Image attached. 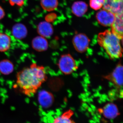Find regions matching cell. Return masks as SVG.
<instances>
[{
  "label": "cell",
  "mask_w": 123,
  "mask_h": 123,
  "mask_svg": "<svg viewBox=\"0 0 123 123\" xmlns=\"http://www.w3.org/2000/svg\"><path fill=\"white\" fill-rule=\"evenodd\" d=\"M17 87L23 94L31 97L34 95L47 79L44 67L33 63L17 74Z\"/></svg>",
  "instance_id": "6da1fadb"
},
{
  "label": "cell",
  "mask_w": 123,
  "mask_h": 123,
  "mask_svg": "<svg viewBox=\"0 0 123 123\" xmlns=\"http://www.w3.org/2000/svg\"><path fill=\"white\" fill-rule=\"evenodd\" d=\"M121 40L111 31L108 30L99 33L98 37V44L112 59H117L122 56L123 49Z\"/></svg>",
  "instance_id": "7a4b0ae2"
},
{
  "label": "cell",
  "mask_w": 123,
  "mask_h": 123,
  "mask_svg": "<svg viewBox=\"0 0 123 123\" xmlns=\"http://www.w3.org/2000/svg\"><path fill=\"white\" fill-rule=\"evenodd\" d=\"M58 65L62 72L66 75L72 73L77 68L75 60L69 54L62 56Z\"/></svg>",
  "instance_id": "3957f363"
},
{
  "label": "cell",
  "mask_w": 123,
  "mask_h": 123,
  "mask_svg": "<svg viewBox=\"0 0 123 123\" xmlns=\"http://www.w3.org/2000/svg\"><path fill=\"white\" fill-rule=\"evenodd\" d=\"M90 40L85 34H78L73 39V43L74 48L78 52H84L88 49Z\"/></svg>",
  "instance_id": "277c9868"
},
{
  "label": "cell",
  "mask_w": 123,
  "mask_h": 123,
  "mask_svg": "<svg viewBox=\"0 0 123 123\" xmlns=\"http://www.w3.org/2000/svg\"><path fill=\"white\" fill-rule=\"evenodd\" d=\"M96 17L99 24L103 26H109L114 22L115 14L103 9L97 12Z\"/></svg>",
  "instance_id": "5b68a950"
},
{
  "label": "cell",
  "mask_w": 123,
  "mask_h": 123,
  "mask_svg": "<svg viewBox=\"0 0 123 123\" xmlns=\"http://www.w3.org/2000/svg\"><path fill=\"white\" fill-rule=\"evenodd\" d=\"M123 0H104L103 9L115 14L123 13Z\"/></svg>",
  "instance_id": "8992f818"
},
{
  "label": "cell",
  "mask_w": 123,
  "mask_h": 123,
  "mask_svg": "<svg viewBox=\"0 0 123 123\" xmlns=\"http://www.w3.org/2000/svg\"><path fill=\"white\" fill-rule=\"evenodd\" d=\"M38 101L42 107L48 108L52 105L54 102V98L50 92L45 90H42L39 93Z\"/></svg>",
  "instance_id": "52a82bcc"
},
{
  "label": "cell",
  "mask_w": 123,
  "mask_h": 123,
  "mask_svg": "<svg viewBox=\"0 0 123 123\" xmlns=\"http://www.w3.org/2000/svg\"><path fill=\"white\" fill-rule=\"evenodd\" d=\"M123 13L115 14L114 22L111 24V32L120 40L123 38Z\"/></svg>",
  "instance_id": "ba28073f"
},
{
  "label": "cell",
  "mask_w": 123,
  "mask_h": 123,
  "mask_svg": "<svg viewBox=\"0 0 123 123\" xmlns=\"http://www.w3.org/2000/svg\"><path fill=\"white\" fill-rule=\"evenodd\" d=\"M123 67L121 64L118 65L110 75L106 77L107 79L111 81L118 87L122 86L123 84Z\"/></svg>",
  "instance_id": "9c48e42d"
},
{
  "label": "cell",
  "mask_w": 123,
  "mask_h": 123,
  "mask_svg": "<svg viewBox=\"0 0 123 123\" xmlns=\"http://www.w3.org/2000/svg\"><path fill=\"white\" fill-rule=\"evenodd\" d=\"M101 112L105 118L108 119H113L119 115L117 106L112 103L106 104L102 110Z\"/></svg>",
  "instance_id": "30bf717a"
},
{
  "label": "cell",
  "mask_w": 123,
  "mask_h": 123,
  "mask_svg": "<svg viewBox=\"0 0 123 123\" xmlns=\"http://www.w3.org/2000/svg\"><path fill=\"white\" fill-rule=\"evenodd\" d=\"M37 31L40 36L44 38L50 37L53 32V27L51 24L47 22L40 23L38 25Z\"/></svg>",
  "instance_id": "8fae6325"
},
{
  "label": "cell",
  "mask_w": 123,
  "mask_h": 123,
  "mask_svg": "<svg viewBox=\"0 0 123 123\" xmlns=\"http://www.w3.org/2000/svg\"><path fill=\"white\" fill-rule=\"evenodd\" d=\"M32 47L33 49L38 52L46 51L48 47V43L46 38L41 36H37L32 41Z\"/></svg>",
  "instance_id": "7c38bea8"
},
{
  "label": "cell",
  "mask_w": 123,
  "mask_h": 123,
  "mask_svg": "<svg viewBox=\"0 0 123 123\" xmlns=\"http://www.w3.org/2000/svg\"><path fill=\"white\" fill-rule=\"evenodd\" d=\"M12 33L14 37L16 39H22L27 35V30L24 24L17 23L13 27Z\"/></svg>",
  "instance_id": "4fadbf2b"
},
{
  "label": "cell",
  "mask_w": 123,
  "mask_h": 123,
  "mask_svg": "<svg viewBox=\"0 0 123 123\" xmlns=\"http://www.w3.org/2000/svg\"><path fill=\"white\" fill-rule=\"evenodd\" d=\"M72 8L73 13L77 17H81L86 12L88 5L83 1H76L74 3Z\"/></svg>",
  "instance_id": "5bb4252c"
},
{
  "label": "cell",
  "mask_w": 123,
  "mask_h": 123,
  "mask_svg": "<svg viewBox=\"0 0 123 123\" xmlns=\"http://www.w3.org/2000/svg\"><path fill=\"white\" fill-rule=\"evenodd\" d=\"M14 69L13 64L9 60H3L0 61V72L3 75H9Z\"/></svg>",
  "instance_id": "9a60e30c"
},
{
  "label": "cell",
  "mask_w": 123,
  "mask_h": 123,
  "mask_svg": "<svg viewBox=\"0 0 123 123\" xmlns=\"http://www.w3.org/2000/svg\"><path fill=\"white\" fill-rule=\"evenodd\" d=\"M11 38L5 33H0V52L7 51L10 48L11 45Z\"/></svg>",
  "instance_id": "2e32d148"
},
{
  "label": "cell",
  "mask_w": 123,
  "mask_h": 123,
  "mask_svg": "<svg viewBox=\"0 0 123 123\" xmlns=\"http://www.w3.org/2000/svg\"><path fill=\"white\" fill-rule=\"evenodd\" d=\"M73 112L69 110L64 113L61 116L55 119L53 123H75L71 118Z\"/></svg>",
  "instance_id": "e0dca14e"
},
{
  "label": "cell",
  "mask_w": 123,
  "mask_h": 123,
  "mask_svg": "<svg viewBox=\"0 0 123 123\" xmlns=\"http://www.w3.org/2000/svg\"><path fill=\"white\" fill-rule=\"evenodd\" d=\"M40 3L43 8L48 11L55 10L58 4L57 0H41Z\"/></svg>",
  "instance_id": "ac0fdd59"
},
{
  "label": "cell",
  "mask_w": 123,
  "mask_h": 123,
  "mask_svg": "<svg viewBox=\"0 0 123 123\" xmlns=\"http://www.w3.org/2000/svg\"><path fill=\"white\" fill-rule=\"evenodd\" d=\"M104 0H90L91 7L95 10H98L103 6Z\"/></svg>",
  "instance_id": "d6986e66"
},
{
  "label": "cell",
  "mask_w": 123,
  "mask_h": 123,
  "mask_svg": "<svg viewBox=\"0 0 123 123\" xmlns=\"http://www.w3.org/2000/svg\"><path fill=\"white\" fill-rule=\"evenodd\" d=\"M10 4L13 6L17 5L18 6H22L24 5V0H9Z\"/></svg>",
  "instance_id": "ffe728a7"
},
{
  "label": "cell",
  "mask_w": 123,
  "mask_h": 123,
  "mask_svg": "<svg viewBox=\"0 0 123 123\" xmlns=\"http://www.w3.org/2000/svg\"><path fill=\"white\" fill-rule=\"evenodd\" d=\"M5 15V13L4 9L1 6H0V20H1L4 18Z\"/></svg>",
  "instance_id": "44dd1931"
}]
</instances>
